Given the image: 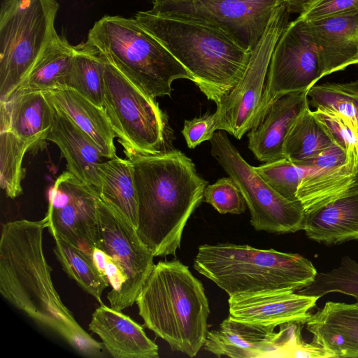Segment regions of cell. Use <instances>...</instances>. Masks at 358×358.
<instances>
[{
  "instance_id": "obj_1",
  "label": "cell",
  "mask_w": 358,
  "mask_h": 358,
  "mask_svg": "<svg viewBox=\"0 0 358 358\" xmlns=\"http://www.w3.org/2000/svg\"><path fill=\"white\" fill-rule=\"evenodd\" d=\"M45 216L3 224L0 239V293L11 305L39 325L63 338L78 353L105 356L97 342L76 322L53 285L43 250Z\"/></svg>"
},
{
  "instance_id": "obj_2",
  "label": "cell",
  "mask_w": 358,
  "mask_h": 358,
  "mask_svg": "<svg viewBox=\"0 0 358 358\" xmlns=\"http://www.w3.org/2000/svg\"><path fill=\"white\" fill-rule=\"evenodd\" d=\"M127 159L137 190L138 235L155 257L175 256L189 218L203 200L208 182L180 150Z\"/></svg>"
},
{
  "instance_id": "obj_3",
  "label": "cell",
  "mask_w": 358,
  "mask_h": 358,
  "mask_svg": "<svg viewBox=\"0 0 358 358\" xmlns=\"http://www.w3.org/2000/svg\"><path fill=\"white\" fill-rule=\"evenodd\" d=\"M136 303L144 325L189 357L203 347L210 314L201 282L177 259L155 264Z\"/></svg>"
},
{
  "instance_id": "obj_4",
  "label": "cell",
  "mask_w": 358,
  "mask_h": 358,
  "mask_svg": "<svg viewBox=\"0 0 358 358\" xmlns=\"http://www.w3.org/2000/svg\"><path fill=\"white\" fill-rule=\"evenodd\" d=\"M192 75L194 83L217 106L238 83L250 52L209 27L138 11L134 17Z\"/></svg>"
},
{
  "instance_id": "obj_5",
  "label": "cell",
  "mask_w": 358,
  "mask_h": 358,
  "mask_svg": "<svg viewBox=\"0 0 358 358\" xmlns=\"http://www.w3.org/2000/svg\"><path fill=\"white\" fill-rule=\"evenodd\" d=\"M194 268L229 296L299 291L310 285L317 275L313 263L299 254L232 243L200 245Z\"/></svg>"
},
{
  "instance_id": "obj_6",
  "label": "cell",
  "mask_w": 358,
  "mask_h": 358,
  "mask_svg": "<svg viewBox=\"0 0 358 358\" xmlns=\"http://www.w3.org/2000/svg\"><path fill=\"white\" fill-rule=\"evenodd\" d=\"M149 96H170L177 79L192 75L135 18L105 15L90 29L86 41Z\"/></svg>"
},
{
  "instance_id": "obj_7",
  "label": "cell",
  "mask_w": 358,
  "mask_h": 358,
  "mask_svg": "<svg viewBox=\"0 0 358 358\" xmlns=\"http://www.w3.org/2000/svg\"><path fill=\"white\" fill-rule=\"evenodd\" d=\"M56 0H3L0 9V101H6L58 35Z\"/></svg>"
},
{
  "instance_id": "obj_8",
  "label": "cell",
  "mask_w": 358,
  "mask_h": 358,
  "mask_svg": "<svg viewBox=\"0 0 358 358\" xmlns=\"http://www.w3.org/2000/svg\"><path fill=\"white\" fill-rule=\"evenodd\" d=\"M103 109L126 157L165 152L167 119L144 93L106 59Z\"/></svg>"
},
{
  "instance_id": "obj_9",
  "label": "cell",
  "mask_w": 358,
  "mask_h": 358,
  "mask_svg": "<svg viewBox=\"0 0 358 358\" xmlns=\"http://www.w3.org/2000/svg\"><path fill=\"white\" fill-rule=\"evenodd\" d=\"M210 140V154L241 190L257 231L286 234L303 230L305 212L299 201H289L274 190L242 157L225 131Z\"/></svg>"
},
{
  "instance_id": "obj_10",
  "label": "cell",
  "mask_w": 358,
  "mask_h": 358,
  "mask_svg": "<svg viewBox=\"0 0 358 358\" xmlns=\"http://www.w3.org/2000/svg\"><path fill=\"white\" fill-rule=\"evenodd\" d=\"M284 0H153V15L217 29L251 52Z\"/></svg>"
},
{
  "instance_id": "obj_11",
  "label": "cell",
  "mask_w": 358,
  "mask_h": 358,
  "mask_svg": "<svg viewBox=\"0 0 358 358\" xmlns=\"http://www.w3.org/2000/svg\"><path fill=\"white\" fill-rule=\"evenodd\" d=\"M289 12L282 3L275 10L250 57L241 79L222 99L214 114L215 130L236 139L257 123L273 49L289 22Z\"/></svg>"
},
{
  "instance_id": "obj_12",
  "label": "cell",
  "mask_w": 358,
  "mask_h": 358,
  "mask_svg": "<svg viewBox=\"0 0 358 358\" xmlns=\"http://www.w3.org/2000/svg\"><path fill=\"white\" fill-rule=\"evenodd\" d=\"M99 248L120 268L123 282L110 306L122 310L133 306L154 266L152 252L141 241L136 227L97 192Z\"/></svg>"
},
{
  "instance_id": "obj_13",
  "label": "cell",
  "mask_w": 358,
  "mask_h": 358,
  "mask_svg": "<svg viewBox=\"0 0 358 358\" xmlns=\"http://www.w3.org/2000/svg\"><path fill=\"white\" fill-rule=\"evenodd\" d=\"M320 79L316 46L305 21L296 17L288 24L273 49L256 124L274 100L308 91Z\"/></svg>"
},
{
  "instance_id": "obj_14",
  "label": "cell",
  "mask_w": 358,
  "mask_h": 358,
  "mask_svg": "<svg viewBox=\"0 0 358 358\" xmlns=\"http://www.w3.org/2000/svg\"><path fill=\"white\" fill-rule=\"evenodd\" d=\"M97 191L68 171L55 181L48 196L45 217L52 236L92 255L99 248Z\"/></svg>"
},
{
  "instance_id": "obj_15",
  "label": "cell",
  "mask_w": 358,
  "mask_h": 358,
  "mask_svg": "<svg viewBox=\"0 0 358 358\" xmlns=\"http://www.w3.org/2000/svg\"><path fill=\"white\" fill-rule=\"evenodd\" d=\"M319 299L292 290L241 294L229 296V316L240 322L274 329L292 322L305 324L310 317L309 310Z\"/></svg>"
},
{
  "instance_id": "obj_16",
  "label": "cell",
  "mask_w": 358,
  "mask_h": 358,
  "mask_svg": "<svg viewBox=\"0 0 358 358\" xmlns=\"http://www.w3.org/2000/svg\"><path fill=\"white\" fill-rule=\"evenodd\" d=\"M305 22L317 48L321 78L355 64L358 59V11Z\"/></svg>"
},
{
  "instance_id": "obj_17",
  "label": "cell",
  "mask_w": 358,
  "mask_h": 358,
  "mask_svg": "<svg viewBox=\"0 0 358 358\" xmlns=\"http://www.w3.org/2000/svg\"><path fill=\"white\" fill-rule=\"evenodd\" d=\"M274 328L238 321L229 315L208 331L203 348L217 357H280L279 333Z\"/></svg>"
},
{
  "instance_id": "obj_18",
  "label": "cell",
  "mask_w": 358,
  "mask_h": 358,
  "mask_svg": "<svg viewBox=\"0 0 358 358\" xmlns=\"http://www.w3.org/2000/svg\"><path fill=\"white\" fill-rule=\"evenodd\" d=\"M89 329L114 358L159 357L157 345L148 337L142 326L121 310L101 304L93 313Z\"/></svg>"
},
{
  "instance_id": "obj_19",
  "label": "cell",
  "mask_w": 358,
  "mask_h": 358,
  "mask_svg": "<svg viewBox=\"0 0 358 358\" xmlns=\"http://www.w3.org/2000/svg\"><path fill=\"white\" fill-rule=\"evenodd\" d=\"M308 91L289 93L276 99L267 107L259 122L250 129L248 148L259 161L266 163L285 158V138L296 117L309 105Z\"/></svg>"
},
{
  "instance_id": "obj_20",
  "label": "cell",
  "mask_w": 358,
  "mask_h": 358,
  "mask_svg": "<svg viewBox=\"0 0 358 358\" xmlns=\"http://www.w3.org/2000/svg\"><path fill=\"white\" fill-rule=\"evenodd\" d=\"M52 121V105L43 92L17 94L0 101V129L27 142L32 154L45 148Z\"/></svg>"
},
{
  "instance_id": "obj_21",
  "label": "cell",
  "mask_w": 358,
  "mask_h": 358,
  "mask_svg": "<svg viewBox=\"0 0 358 358\" xmlns=\"http://www.w3.org/2000/svg\"><path fill=\"white\" fill-rule=\"evenodd\" d=\"M313 343L331 357H358V303L328 301L306 322Z\"/></svg>"
},
{
  "instance_id": "obj_22",
  "label": "cell",
  "mask_w": 358,
  "mask_h": 358,
  "mask_svg": "<svg viewBox=\"0 0 358 358\" xmlns=\"http://www.w3.org/2000/svg\"><path fill=\"white\" fill-rule=\"evenodd\" d=\"M52 127L47 140L55 143L66 162L67 171L98 191L99 166L103 157L96 145L52 103Z\"/></svg>"
},
{
  "instance_id": "obj_23",
  "label": "cell",
  "mask_w": 358,
  "mask_h": 358,
  "mask_svg": "<svg viewBox=\"0 0 358 358\" xmlns=\"http://www.w3.org/2000/svg\"><path fill=\"white\" fill-rule=\"evenodd\" d=\"M43 92L57 109L90 138L103 157L113 159L117 156L114 144L115 135L103 108L65 85H59Z\"/></svg>"
},
{
  "instance_id": "obj_24",
  "label": "cell",
  "mask_w": 358,
  "mask_h": 358,
  "mask_svg": "<svg viewBox=\"0 0 358 358\" xmlns=\"http://www.w3.org/2000/svg\"><path fill=\"white\" fill-rule=\"evenodd\" d=\"M303 230L327 245L358 240V191L306 214Z\"/></svg>"
},
{
  "instance_id": "obj_25",
  "label": "cell",
  "mask_w": 358,
  "mask_h": 358,
  "mask_svg": "<svg viewBox=\"0 0 358 358\" xmlns=\"http://www.w3.org/2000/svg\"><path fill=\"white\" fill-rule=\"evenodd\" d=\"M358 191V168L346 163L327 170L310 171L301 180L297 199L305 214Z\"/></svg>"
},
{
  "instance_id": "obj_26",
  "label": "cell",
  "mask_w": 358,
  "mask_h": 358,
  "mask_svg": "<svg viewBox=\"0 0 358 358\" xmlns=\"http://www.w3.org/2000/svg\"><path fill=\"white\" fill-rule=\"evenodd\" d=\"M74 52V45L70 44L65 37L57 35L10 96L17 94L45 92L64 85Z\"/></svg>"
},
{
  "instance_id": "obj_27",
  "label": "cell",
  "mask_w": 358,
  "mask_h": 358,
  "mask_svg": "<svg viewBox=\"0 0 358 358\" xmlns=\"http://www.w3.org/2000/svg\"><path fill=\"white\" fill-rule=\"evenodd\" d=\"M98 194L118 210L136 229L138 227V196L131 163L116 156L99 166Z\"/></svg>"
},
{
  "instance_id": "obj_28",
  "label": "cell",
  "mask_w": 358,
  "mask_h": 358,
  "mask_svg": "<svg viewBox=\"0 0 358 358\" xmlns=\"http://www.w3.org/2000/svg\"><path fill=\"white\" fill-rule=\"evenodd\" d=\"M335 141L309 105L291 124L283 143V155L294 164H305Z\"/></svg>"
},
{
  "instance_id": "obj_29",
  "label": "cell",
  "mask_w": 358,
  "mask_h": 358,
  "mask_svg": "<svg viewBox=\"0 0 358 358\" xmlns=\"http://www.w3.org/2000/svg\"><path fill=\"white\" fill-rule=\"evenodd\" d=\"M74 48L64 85L75 90L97 106L103 108L106 58L96 47L87 41L74 45Z\"/></svg>"
},
{
  "instance_id": "obj_30",
  "label": "cell",
  "mask_w": 358,
  "mask_h": 358,
  "mask_svg": "<svg viewBox=\"0 0 358 358\" xmlns=\"http://www.w3.org/2000/svg\"><path fill=\"white\" fill-rule=\"evenodd\" d=\"M53 252L65 273L87 294L103 304L101 296L109 286L107 276L96 266L92 255L54 237Z\"/></svg>"
},
{
  "instance_id": "obj_31",
  "label": "cell",
  "mask_w": 358,
  "mask_h": 358,
  "mask_svg": "<svg viewBox=\"0 0 358 358\" xmlns=\"http://www.w3.org/2000/svg\"><path fill=\"white\" fill-rule=\"evenodd\" d=\"M307 94L309 103L315 109L341 116L358 134V80L315 84Z\"/></svg>"
},
{
  "instance_id": "obj_32",
  "label": "cell",
  "mask_w": 358,
  "mask_h": 358,
  "mask_svg": "<svg viewBox=\"0 0 358 358\" xmlns=\"http://www.w3.org/2000/svg\"><path fill=\"white\" fill-rule=\"evenodd\" d=\"M30 145L7 129H0V185L8 197L22 194V181L26 169L22 161Z\"/></svg>"
},
{
  "instance_id": "obj_33",
  "label": "cell",
  "mask_w": 358,
  "mask_h": 358,
  "mask_svg": "<svg viewBox=\"0 0 358 358\" xmlns=\"http://www.w3.org/2000/svg\"><path fill=\"white\" fill-rule=\"evenodd\" d=\"M330 292L353 296L358 303V262L345 256L338 266L325 273H317L315 280L297 293L320 298Z\"/></svg>"
},
{
  "instance_id": "obj_34",
  "label": "cell",
  "mask_w": 358,
  "mask_h": 358,
  "mask_svg": "<svg viewBox=\"0 0 358 358\" xmlns=\"http://www.w3.org/2000/svg\"><path fill=\"white\" fill-rule=\"evenodd\" d=\"M254 169L274 190L292 201H299V185L311 169L297 166L287 158L266 162Z\"/></svg>"
},
{
  "instance_id": "obj_35",
  "label": "cell",
  "mask_w": 358,
  "mask_h": 358,
  "mask_svg": "<svg viewBox=\"0 0 358 358\" xmlns=\"http://www.w3.org/2000/svg\"><path fill=\"white\" fill-rule=\"evenodd\" d=\"M203 201L221 214H242L247 207L241 190L231 177L222 178L206 187Z\"/></svg>"
},
{
  "instance_id": "obj_36",
  "label": "cell",
  "mask_w": 358,
  "mask_h": 358,
  "mask_svg": "<svg viewBox=\"0 0 358 358\" xmlns=\"http://www.w3.org/2000/svg\"><path fill=\"white\" fill-rule=\"evenodd\" d=\"M317 118L327 127L334 141L345 150L346 164L358 168V134L353 125L336 114L316 109Z\"/></svg>"
},
{
  "instance_id": "obj_37",
  "label": "cell",
  "mask_w": 358,
  "mask_h": 358,
  "mask_svg": "<svg viewBox=\"0 0 358 358\" xmlns=\"http://www.w3.org/2000/svg\"><path fill=\"white\" fill-rule=\"evenodd\" d=\"M351 11H358V0H314L297 18L309 21Z\"/></svg>"
},
{
  "instance_id": "obj_38",
  "label": "cell",
  "mask_w": 358,
  "mask_h": 358,
  "mask_svg": "<svg viewBox=\"0 0 358 358\" xmlns=\"http://www.w3.org/2000/svg\"><path fill=\"white\" fill-rule=\"evenodd\" d=\"M215 130L214 114H206L199 117L185 120L182 134L190 149L206 141H210Z\"/></svg>"
},
{
  "instance_id": "obj_39",
  "label": "cell",
  "mask_w": 358,
  "mask_h": 358,
  "mask_svg": "<svg viewBox=\"0 0 358 358\" xmlns=\"http://www.w3.org/2000/svg\"><path fill=\"white\" fill-rule=\"evenodd\" d=\"M345 162L346 155L344 149L335 142L307 162L304 167L322 171L335 168Z\"/></svg>"
},
{
  "instance_id": "obj_40",
  "label": "cell",
  "mask_w": 358,
  "mask_h": 358,
  "mask_svg": "<svg viewBox=\"0 0 358 358\" xmlns=\"http://www.w3.org/2000/svg\"><path fill=\"white\" fill-rule=\"evenodd\" d=\"M314 0H284L289 13L301 14Z\"/></svg>"
},
{
  "instance_id": "obj_41",
  "label": "cell",
  "mask_w": 358,
  "mask_h": 358,
  "mask_svg": "<svg viewBox=\"0 0 358 358\" xmlns=\"http://www.w3.org/2000/svg\"><path fill=\"white\" fill-rule=\"evenodd\" d=\"M355 64H358V59H357V61L355 62Z\"/></svg>"
}]
</instances>
